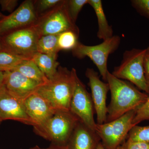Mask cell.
I'll use <instances>...</instances> for the list:
<instances>
[{
    "label": "cell",
    "instance_id": "10",
    "mask_svg": "<svg viewBox=\"0 0 149 149\" xmlns=\"http://www.w3.org/2000/svg\"><path fill=\"white\" fill-rule=\"evenodd\" d=\"M37 19L34 2L24 1L10 15L0 18V37L17 29L31 26Z\"/></svg>",
    "mask_w": 149,
    "mask_h": 149
},
{
    "label": "cell",
    "instance_id": "23",
    "mask_svg": "<svg viewBox=\"0 0 149 149\" xmlns=\"http://www.w3.org/2000/svg\"><path fill=\"white\" fill-rule=\"evenodd\" d=\"M88 0H70L67 1L68 13L72 22L75 23L80 11L85 5L88 4Z\"/></svg>",
    "mask_w": 149,
    "mask_h": 149
},
{
    "label": "cell",
    "instance_id": "1",
    "mask_svg": "<svg viewBox=\"0 0 149 149\" xmlns=\"http://www.w3.org/2000/svg\"><path fill=\"white\" fill-rule=\"evenodd\" d=\"M106 82L109 86L111 100L107 107L106 122L121 117L128 112L136 110L144 103L149 97L128 82L114 76L109 71L107 73Z\"/></svg>",
    "mask_w": 149,
    "mask_h": 149
},
{
    "label": "cell",
    "instance_id": "4",
    "mask_svg": "<svg viewBox=\"0 0 149 149\" xmlns=\"http://www.w3.org/2000/svg\"><path fill=\"white\" fill-rule=\"evenodd\" d=\"M40 37L33 24L0 37L1 49L32 59L37 52V42Z\"/></svg>",
    "mask_w": 149,
    "mask_h": 149
},
{
    "label": "cell",
    "instance_id": "32",
    "mask_svg": "<svg viewBox=\"0 0 149 149\" xmlns=\"http://www.w3.org/2000/svg\"><path fill=\"white\" fill-rule=\"evenodd\" d=\"M97 149H104V147H103L102 145L101 142H100V143L99 144Z\"/></svg>",
    "mask_w": 149,
    "mask_h": 149
},
{
    "label": "cell",
    "instance_id": "34",
    "mask_svg": "<svg viewBox=\"0 0 149 149\" xmlns=\"http://www.w3.org/2000/svg\"><path fill=\"white\" fill-rule=\"evenodd\" d=\"M4 16V15H3L0 12V18H2V17H3Z\"/></svg>",
    "mask_w": 149,
    "mask_h": 149
},
{
    "label": "cell",
    "instance_id": "29",
    "mask_svg": "<svg viewBox=\"0 0 149 149\" xmlns=\"http://www.w3.org/2000/svg\"><path fill=\"white\" fill-rule=\"evenodd\" d=\"M143 68L145 78L149 88V47L146 49L143 60Z\"/></svg>",
    "mask_w": 149,
    "mask_h": 149
},
{
    "label": "cell",
    "instance_id": "35",
    "mask_svg": "<svg viewBox=\"0 0 149 149\" xmlns=\"http://www.w3.org/2000/svg\"><path fill=\"white\" fill-rule=\"evenodd\" d=\"M3 122V120H1V118H0V125H1V123Z\"/></svg>",
    "mask_w": 149,
    "mask_h": 149
},
{
    "label": "cell",
    "instance_id": "11",
    "mask_svg": "<svg viewBox=\"0 0 149 149\" xmlns=\"http://www.w3.org/2000/svg\"><path fill=\"white\" fill-rule=\"evenodd\" d=\"M23 104L26 113L35 124L33 127L35 132L40 135L56 110L36 93L25 99Z\"/></svg>",
    "mask_w": 149,
    "mask_h": 149
},
{
    "label": "cell",
    "instance_id": "13",
    "mask_svg": "<svg viewBox=\"0 0 149 149\" xmlns=\"http://www.w3.org/2000/svg\"><path fill=\"white\" fill-rule=\"evenodd\" d=\"M0 118L3 121L14 120L33 127L35 125L26 113L23 102L12 95L4 85L0 88Z\"/></svg>",
    "mask_w": 149,
    "mask_h": 149
},
{
    "label": "cell",
    "instance_id": "3",
    "mask_svg": "<svg viewBox=\"0 0 149 149\" xmlns=\"http://www.w3.org/2000/svg\"><path fill=\"white\" fill-rule=\"evenodd\" d=\"M146 49H134L126 50L123 56L121 63L115 68L112 74L119 79L130 81L140 90L149 94L143 68Z\"/></svg>",
    "mask_w": 149,
    "mask_h": 149
},
{
    "label": "cell",
    "instance_id": "24",
    "mask_svg": "<svg viewBox=\"0 0 149 149\" xmlns=\"http://www.w3.org/2000/svg\"><path fill=\"white\" fill-rule=\"evenodd\" d=\"M145 120H149V96L146 101L136 110L133 123L137 125Z\"/></svg>",
    "mask_w": 149,
    "mask_h": 149
},
{
    "label": "cell",
    "instance_id": "12",
    "mask_svg": "<svg viewBox=\"0 0 149 149\" xmlns=\"http://www.w3.org/2000/svg\"><path fill=\"white\" fill-rule=\"evenodd\" d=\"M85 75L89 80L88 85L91 88L92 100L97 117V124H102L106 122L107 107V95L109 91L107 83L100 79L98 73L93 68H88Z\"/></svg>",
    "mask_w": 149,
    "mask_h": 149
},
{
    "label": "cell",
    "instance_id": "33",
    "mask_svg": "<svg viewBox=\"0 0 149 149\" xmlns=\"http://www.w3.org/2000/svg\"><path fill=\"white\" fill-rule=\"evenodd\" d=\"M29 149H42V148H40V147L36 146L34 147V148H31Z\"/></svg>",
    "mask_w": 149,
    "mask_h": 149
},
{
    "label": "cell",
    "instance_id": "8",
    "mask_svg": "<svg viewBox=\"0 0 149 149\" xmlns=\"http://www.w3.org/2000/svg\"><path fill=\"white\" fill-rule=\"evenodd\" d=\"M120 38L118 35H113L111 38L94 46L85 45L78 42L72 50L73 55L78 58H89L95 65L104 81H106L107 61L109 56L119 47Z\"/></svg>",
    "mask_w": 149,
    "mask_h": 149
},
{
    "label": "cell",
    "instance_id": "22",
    "mask_svg": "<svg viewBox=\"0 0 149 149\" xmlns=\"http://www.w3.org/2000/svg\"><path fill=\"white\" fill-rule=\"evenodd\" d=\"M126 138L129 141L149 143V125H134L129 131Z\"/></svg>",
    "mask_w": 149,
    "mask_h": 149
},
{
    "label": "cell",
    "instance_id": "27",
    "mask_svg": "<svg viewBox=\"0 0 149 149\" xmlns=\"http://www.w3.org/2000/svg\"><path fill=\"white\" fill-rule=\"evenodd\" d=\"M61 0H40L38 1L37 9L40 12L51 10L61 3Z\"/></svg>",
    "mask_w": 149,
    "mask_h": 149
},
{
    "label": "cell",
    "instance_id": "2",
    "mask_svg": "<svg viewBox=\"0 0 149 149\" xmlns=\"http://www.w3.org/2000/svg\"><path fill=\"white\" fill-rule=\"evenodd\" d=\"M76 71L74 68L69 70L66 68L59 67L55 75L42 84L36 93L56 110L70 111Z\"/></svg>",
    "mask_w": 149,
    "mask_h": 149
},
{
    "label": "cell",
    "instance_id": "14",
    "mask_svg": "<svg viewBox=\"0 0 149 149\" xmlns=\"http://www.w3.org/2000/svg\"><path fill=\"white\" fill-rule=\"evenodd\" d=\"M4 73L3 85L12 95L22 102L36 93L43 84L28 78L16 70L6 71Z\"/></svg>",
    "mask_w": 149,
    "mask_h": 149
},
{
    "label": "cell",
    "instance_id": "15",
    "mask_svg": "<svg viewBox=\"0 0 149 149\" xmlns=\"http://www.w3.org/2000/svg\"><path fill=\"white\" fill-rule=\"evenodd\" d=\"M100 139L96 133L80 120L68 144L69 149H97Z\"/></svg>",
    "mask_w": 149,
    "mask_h": 149
},
{
    "label": "cell",
    "instance_id": "9",
    "mask_svg": "<svg viewBox=\"0 0 149 149\" xmlns=\"http://www.w3.org/2000/svg\"><path fill=\"white\" fill-rule=\"evenodd\" d=\"M94 109L92 97L79 79L76 71L70 111L88 128L95 132L97 123L94 119Z\"/></svg>",
    "mask_w": 149,
    "mask_h": 149
},
{
    "label": "cell",
    "instance_id": "5",
    "mask_svg": "<svg viewBox=\"0 0 149 149\" xmlns=\"http://www.w3.org/2000/svg\"><path fill=\"white\" fill-rule=\"evenodd\" d=\"M80 119L70 111L56 110L40 136L58 146H67Z\"/></svg>",
    "mask_w": 149,
    "mask_h": 149
},
{
    "label": "cell",
    "instance_id": "26",
    "mask_svg": "<svg viewBox=\"0 0 149 149\" xmlns=\"http://www.w3.org/2000/svg\"><path fill=\"white\" fill-rule=\"evenodd\" d=\"M116 149H149V143L127 140L123 142Z\"/></svg>",
    "mask_w": 149,
    "mask_h": 149
},
{
    "label": "cell",
    "instance_id": "6",
    "mask_svg": "<svg viewBox=\"0 0 149 149\" xmlns=\"http://www.w3.org/2000/svg\"><path fill=\"white\" fill-rule=\"evenodd\" d=\"M33 26L40 37L46 35H59L68 30L79 32L78 27L70 16L67 1H63L58 6L38 18Z\"/></svg>",
    "mask_w": 149,
    "mask_h": 149
},
{
    "label": "cell",
    "instance_id": "20",
    "mask_svg": "<svg viewBox=\"0 0 149 149\" xmlns=\"http://www.w3.org/2000/svg\"><path fill=\"white\" fill-rule=\"evenodd\" d=\"M31 59L15 54L1 49L0 50V71L5 72L13 70L22 62Z\"/></svg>",
    "mask_w": 149,
    "mask_h": 149
},
{
    "label": "cell",
    "instance_id": "18",
    "mask_svg": "<svg viewBox=\"0 0 149 149\" xmlns=\"http://www.w3.org/2000/svg\"><path fill=\"white\" fill-rule=\"evenodd\" d=\"M13 70L42 84L45 83L48 80L32 59L23 61Z\"/></svg>",
    "mask_w": 149,
    "mask_h": 149
},
{
    "label": "cell",
    "instance_id": "36",
    "mask_svg": "<svg viewBox=\"0 0 149 149\" xmlns=\"http://www.w3.org/2000/svg\"><path fill=\"white\" fill-rule=\"evenodd\" d=\"M1 42H0V50H1Z\"/></svg>",
    "mask_w": 149,
    "mask_h": 149
},
{
    "label": "cell",
    "instance_id": "19",
    "mask_svg": "<svg viewBox=\"0 0 149 149\" xmlns=\"http://www.w3.org/2000/svg\"><path fill=\"white\" fill-rule=\"evenodd\" d=\"M59 35L41 36L37 42V52L57 57L60 51L58 45Z\"/></svg>",
    "mask_w": 149,
    "mask_h": 149
},
{
    "label": "cell",
    "instance_id": "7",
    "mask_svg": "<svg viewBox=\"0 0 149 149\" xmlns=\"http://www.w3.org/2000/svg\"><path fill=\"white\" fill-rule=\"evenodd\" d=\"M136 110L126 113L121 117L109 122L96 125L95 132L104 149H116L125 141L133 123Z\"/></svg>",
    "mask_w": 149,
    "mask_h": 149
},
{
    "label": "cell",
    "instance_id": "31",
    "mask_svg": "<svg viewBox=\"0 0 149 149\" xmlns=\"http://www.w3.org/2000/svg\"><path fill=\"white\" fill-rule=\"evenodd\" d=\"M4 80V73L0 71V88L3 85Z\"/></svg>",
    "mask_w": 149,
    "mask_h": 149
},
{
    "label": "cell",
    "instance_id": "30",
    "mask_svg": "<svg viewBox=\"0 0 149 149\" xmlns=\"http://www.w3.org/2000/svg\"><path fill=\"white\" fill-rule=\"evenodd\" d=\"M42 149H69L68 148V146H58V145H53L52 144L50 146L47 148Z\"/></svg>",
    "mask_w": 149,
    "mask_h": 149
},
{
    "label": "cell",
    "instance_id": "21",
    "mask_svg": "<svg viewBox=\"0 0 149 149\" xmlns=\"http://www.w3.org/2000/svg\"><path fill=\"white\" fill-rule=\"evenodd\" d=\"M79 32L68 30L59 34L58 39V45L60 51L69 50L75 48L78 43Z\"/></svg>",
    "mask_w": 149,
    "mask_h": 149
},
{
    "label": "cell",
    "instance_id": "28",
    "mask_svg": "<svg viewBox=\"0 0 149 149\" xmlns=\"http://www.w3.org/2000/svg\"><path fill=\"white\" fill-rule=\"evenodd\" d=\"M18 4L17 0H0V6L2 10L13 12Z\"/></svg>",
    "mask_w": 149,
    "mask_h": 149
},
{
    "label": "cell",
    "instance_id": "25",
    "mask_svg": "<svg viewBox=\"0 0 149 149\" xmlns=\"http://www.w3.org/2000/svg\"><path fill=\"white\" fill-rule=\"evenodd\" d=\"M131 5L141 15L149 19V0H133Z\"/></svg>",
    "mask_w": 149,
    "mask_h": 149
},
{
    "label": "cell",
    "instance_id": "17",
    "mask_svg": "<svg viewBox=\"0 0 149 149\" xmlns=\"http://www.w3.org/2000/svg\"><path fill=\"white\" fill-rule=\"evenodd\" d=\"M57 57L37 52L32 60L40 68L48 79H51L55 75L59 63L56 61Z\"/></svg>",
    "mask_w": 149,
    "mask_h": 149
},
{
    "label": "cell",
    "instance_id": "16",
    "mask_svg": "<svg viewBox=\"0 0 149 149\" xmlns=\"http://www.w3.org/2000/svg\"><path fill=\"white\" fill-rule=\"evenodd\" d=\"M88 4L93 8L97 18L98 30L97 36L100 40H105L112 37L113 30L108 22L101 0H88Z\"/></svg>",
    "mask_w": 149,
    "mask_h": 149
}]
</instances>
